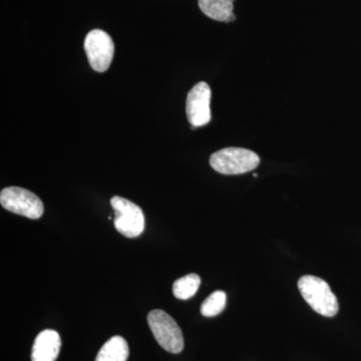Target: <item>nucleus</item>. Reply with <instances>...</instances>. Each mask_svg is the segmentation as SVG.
I'll return each mask as SVG.
<instances>
[{"mask_svg": "<svg viewBox=\"0 0 361 361\" xmlns=\"http://www.w3.org/2000/svg\"><path fill=\"white\" fill-rule=\"evenodd\" d=\"M298 289L304 300L318 314L334 317L338 312V300L329 283L322 278L305 275L299 279Z\"/></svg>", "mask_w": 361, "mask_h": 361, "instance_id": "obj_1", "label": "nucleus"}, {"mask_svg": "<svg viewBox=\"0 0 361 361\" xmlns=\"http://www.w3.org/2000/svg\"><path fill=\"white\" fill-rule=\"evenodd\" d=\"M260 164L257 154L250 149L226 148L214 153L210 158L211 167L223 175H240L254 170Z\"/></svg>", "mask_w": 361, "mask_h": 361, "instance_id": "obj_2", "label": "nucleus"}, {"mask_svg": "<svg viewBox=\"0 0 361 361\" xmlns=\"http://www.w3.org/2000/svg\"><path fill=\"white\" fill-rule=\"evenodd\" d=\"M149 329L161 348L170 353H182L184 337L177 322L163 310H152L148 315Z\"/></svg>", "mask_w": 361, "mask_h": 361, "instance_id": "obj_3", "label": "nucleus"}, {"mask_svg": "<svg viewBox=\"0 0 361 361\" xmlns=\"http://www.w3.org/2000/svg\"><path fill=\"white\" fill-rule=\"evenodd\" d=\"M0 204L9 212L30 219H39L44 212V203L39 197L20 187H7L2 190Z\"/></svg>", "mask_w": 361, "mask_h": 361, "instance_id": "obj_4", "label": "nucleus"}, {"mask_svg": "<svg viewBox=\"0 0 361 361\" xmlns=\"http://www.w3.org/2000/svg\"><path fill=\"white\" fill-rule=\"evenodd\" d=\"M111 205L115 211L116 229L127 238L140 236L145 229V217L142 209L135 203L122 198L113 197Z\"/></svg>", "mask_w": 361, "mask_h": 361, "instance_id": "obj_5", "label": "nucleus"}, {"mask_svg": "<svg viewBox=\"0 0 361 361\" xmlns=\"http://www.w3.org/2000/svg\"><path fill=\"white\" fill-rule=\"evenodd\" d=\"M85 51L92 70L104 73L111 66L115 44L108 33L104 30H94L85 37Z\"/></svg>", "mask_w": 361, "mask_h": 361, "instance_id": "obj_6", "label": "nucleus"}, {"mask_svg": "<svg viewBox=\"0 0 361 361\" xmlns=\"http://www.w3.org/2000/svg\"><path fill=\"white\" fill-rule=\"evenodd\" d=\"M211 89L205 82H199L187 97L186 113L192 129L205 126L211 121Z\"/></svg>", "mask_w": 361, "mask_h": 361, "instance_id": "obj_7", "label": "nucleus"}, {"mask_svg": "<svg viewBox=\"0 0 361 361\" xmlns=\"http://www.w3.org/2000/svg\"><path fill=\"white\" fill-rule=\"evenodd\" d=\"M61 348V336L56 330L47 329L35 338L32 361H56Z\"/></svg>", "mask_w": 361, "mask_h": 361, "instance_id": "obj_8", "label": "nucleus"}, {"mask_svg": "<svg viewBox=\"0 0 361 361\" xmlns=\"http://www.w3.org/2000/svg\"><path fill=\"white\" fill-rule=\"evenodd\" d=\"M233 2L234 0H199V6L208 18L231 23L236 18L233 13Z\"/></svg>", "mask_w": 361, "mask_h": 361, "instance_id": "obj_9", "label": "nucleus"}, {"mask_svg": "<svg viewBox=\"0 0 361 361\" xmlns=\"http://www.w3.org/2000/svg\"><path fill=\"white\" fill-rule=\"evenodd\" d=\"M130 349L122 336H113L104 344L97 353L96 361H127Z\"/></svg>", "mask_w": 361, "mask_h": 361, "instance_id": "obj_10", "label": "nucleus"}, {"mask_svg": "<svg viewBox=\"0 0 361 361\" xmlns=\"http://www.w3.org/2000/svg\"><path fill=\"white\" fill-rule=\"evenodd\" d=\"M200 284V277L195 273H191V274H188L186 276L176 280L174 285H173V293H174L176 298L180 299V300H187V299L191 298L197 293Z\"/></svg>", "mask_w": 361, "mask_h": 361, "instance_id": "obj_11", "label": "nucleus"}, {"mask_svg": "<svg viewBox=\"0 0 361 361\" xmlns=\"http://www.w3.org/2000/svg\"><path fill=\"white\" fill-rule=\"evenodd\" d=\"M227 296L224 291H215L202 303L201 313L205 317H214L224 310Z\"/></svg>", "mask_w": 361, "mask_h": 361, "instance_id": "obj_12", "label": "nucleus"}]
</instances>
